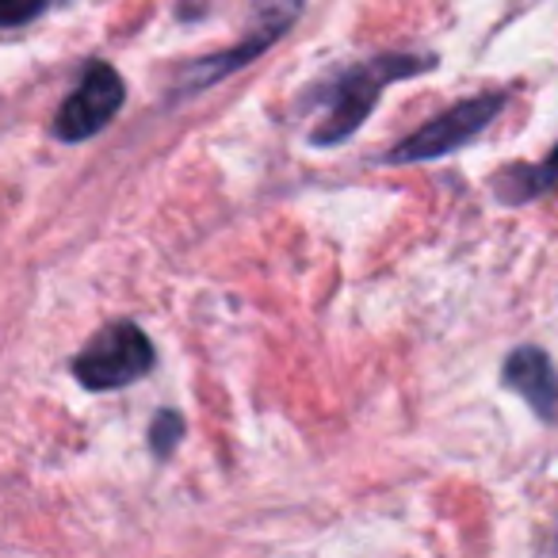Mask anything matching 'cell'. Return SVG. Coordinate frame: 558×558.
I'll list each match as a JSON object with an SVG mask.
<instances>
[{
  "mask_svg": "<svg viewBox=\"0 0 558 558\" xmlns=\"http://www.w3.org/2000/svg\"><path fill=\"white\" fill-rule=\"evenodd\" d=\"M47 9V0H0V24L4 27H20L27 20H35Z\"/></svg>",
  "mask_w": 558,
  "mask_h": 558,
  "instance_id": "9c48e42d",
  "label": "cell"
},
{
  "mask_svg": "<svg viewBox=\"0 0 558 558\" xmlns=\"http://www.w3.org/2000/svg\"><path fill=\"white\" fill-rule=\"evenodd\" d=\"M180 436H184V417L177 410H161L154 417V425H149V451L157 459H169L172 448L180 444Z\"/></svg>",
  "mask_w": 558,
  "mask_h": 558,
  "instance_id": "ba28073f",
  "label": "cell"
},
{
  "mask_svg": "<svg viewBox=\"0 0 558 558\" xmlns=\"http://www.w3.org/2000/svg\"><path fill=\"white\" fill-rule=\"evenodd\" d=\"M299 9H303V0H256V32L248 35V43L268 50L279 35L295 24Z\"/></svg>",
  "mask_w": 558,
  "mask_h": 558,
  "instance_id": "52a82bcc",
  "label": "cell"
},
{
  "mask_svg": "<svg viewBox=\"0 0 558 558\" xmlns=\"http://www.w3.org/2000/svg\"><path fill=\"white\" fill-rule=\"evenodd\" d=\"M505 387L520 395L535 410V417L558 421V375L547 352L539 349H517L505 360Z\"/></svg>",
  "mask_w": 558,
  "mask_h": 558,
  "instance_id": "5b68a950",
  "label": "cell"
},
{
  "mask_svg": "<svg viewBox=\"0 0 558 558\" xmlns=\"http://www.w3.org/2000/svg\"><path fill=\"white\" fill-rule=\"evenodd\" d=\"M505 108L501 93H486L463 100L456 108H448L444 116H436L433 123H425L421 131H413L405 142H398L395 149H387L383 165H417V161H436V157L451 154L463 142H471L478 131H486V123H494Z\"/></svg>",
  "mask_w": 558,
  "mask_h": 558,
  "instance_id": "3957f363",
  "label": "cell"
},
{
  "mask_svg": "<svg viewBox=\"0 0 558 558\" xmlns=\"http://www.w3.org/2000/svg\"><path fill=\"white\" fill-rule=\"evenodd\" d=\"M428 65H436V58L425 54H387L375 62L352 65L349 73L333 81V96H329V116L318 123V131L311 134L314 146H337L349 142L356 134V126L372 116L379 93L398 77H417Z\"/></svg>",
  "mask_w": 558,
  "mask_h": 558,
  "instance_id": "6da1fadb",
  "label": "cell"
},
{
  "mask_svg": "<svg viewBox=\"0 0 558 558\" xmlns=\"http://www.w3.org/2000/svg\"><path fill=\"white\" fill-rule=\"evenodd\" d=\"M550 184H558V149L539 165V169H520L517 165V169L497 177V192H501V199H509V203L535 199V195H543Z\"/></svg>",
  "mask_w": 558,
  "mask_h": 558,
  "instance_id": "8992f818",
  "label": "cell"
},
{
  "mask_svg": "<svg viewBox=\"0 0 558 558\" xmlns=\"http://www.w3.org/2000/svg\"><path fill=\"white\" fill-rule=\"evenodd\" d=\"M154 367V344L131 322L100 329L73 360V375L85 390H116L126 383H138Z\"/></svg>",
  "mask_w": 558,
  "mask_h": 558,
  "instance_id": "7a4b0ae2",
  "label": "cell"
},
{
  "mask_svg": "<svg viewBox=\"0 0 558 558\" xmlns=\"http://www.w3.org/2000/svg\"><path fill=\"white\" fill-rule=\"evenodd\" d=\"M123 93H126L123 81H119V73L108 62L85 65L81 85L73 88V96L58 108L54 123H50L54 138L85 142L93 134H100L119 116V108H123Z\"/></svg>",
  "mask_w": 558,
  "mask_h": 558,
  "instance_id": "277c9868",
  "label": "cell"
}]
</instances>
